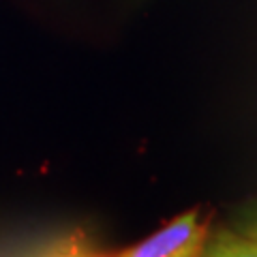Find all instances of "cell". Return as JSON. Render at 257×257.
<instances>
[{"mask_svg": "<svg viewBox=\"0 0 257 257\" xmlns=\"http://www.w3.org/2000/svg\"><path fill=\"white\" fill-rule=\"evenodd\" d=\"M208 236L210 223L199 208H191L140 242L109 257H202Z\"/></svg>", "mask_w": 257, "mask_h": 257, "instance_id": "cell-1", "label": "cell"}, {"mask_svg": "<svg viewBox=\"0 0 257 257\" xmlns=\"http://www.w3.org/2000/svg\"><path fill=\"white\" fill-rule=\"evenodd\" d=\"M0 257H99L75 231H0Z\"/></svg>", "mask_w": 257, "mask_h": 257, "instance_id": "cell-2", "label": "cell"}, {"mask_svg": "<svg viewBox=\"0 0 257 257\" xmlns=\"http://www.w3.org/2000/svg\"><path fill=\"white\" fill-rule=\"evenodd\" d=\"M202 257H257V240L242 236L234 227L216 229L208 236Z\"/></svg>", "mask_w": 257, "mask_h": 257, "instance_id": "cell-3", "label": "cell"}, {"mask_svg": "<svg viewBox=\"0 0 257 257\" xmlns=\"http://www.w3.org/2000/svg\"><path fill=\"white\" fill-rule=\"evenodd\" d=\"M234 229L246 238L257 240V199L238 210L234 219Z\"/></svg>", "mask_w": 257, "mask_h": 257, "instance_id": "cell-4", "label": "cell"}]
</instances>
